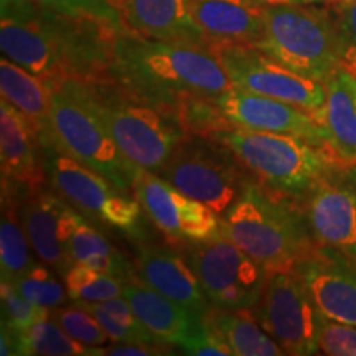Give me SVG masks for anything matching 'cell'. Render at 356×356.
Masks as SVG:
<instances>
[{
    "label": "cell",
    "mask_w": 356,
    "mask_h": 356,
    "mask_svg": "<svg viewBox=\"0 0 356 356\" xmlns=\"http://www.w3.org/2000/svg\"><path fill=\"white\" fill-rule=\"evenodd\" d=\"M109 81L137 99L173 108L185 95L216 97L233 88L210 48L147 38L127 30L115 43Z\"/></svg>",
    "instance_id": "cell-1"
},
{
    "label": "cell",
    "mask_w": 356,
    "mask_h": 356,
    "mask_svg": "<svg viewBox=\"0 0 356 356\" xmlns=\"http://www.w3.org/2000/svg\"><path fill=\"white\" fill-rule=\"evenodd\" d=\"M221 234L267 270L296 267L318 248L300 204L256 180L221 215Z\"/></svg>",
    "instance_id": "cell-2"
},
{
    "label": "cell",
    "mask_w": 356,
    "mask_h": 356,
    "mask_svg": "<svg viewBox=\"0 0 356 356\" xmlns=\"http://www.w3.org/2000/svg\"><path fill=\"white\" fill-rule=\"evenodd\" d=\"M42 150L68 155L124 191H132L139 172L114 140L92 84L76 78L51 88L50 131Z\"/></svg>",
    "instance_id": "cell-3"
},
{
    "label": "cell",
    "mask_w": 356,
    "mask_h": 356,
    "mask_svg": "<svg viewBox=\"0 0 356 356\" xmlns=\"http://www.w3.org/2000/svg\"><path fill=\"white\" fill-rule=\"evenodd\" d=\"M216 140L229 147L257 184L300 203L340 162L327 145L291 134L233 127Z\"/></svg>",
    "instance_id": "cell-4"
},
{
    "label": "cell",
    "mask_w": 356,
    "mask_h": 356,
    "mask_svg": "<svg viewBox=\"0 0 356 356\" xmlns=\"http://www.w3.org/2000/svg\"><path fill=\"white\" fill-rule=\"evenodd\" d=\"M266 35L257 48L302 76L327 83L341 70L337 8L291 3L264 8Z\"/></svg>",
    "instance_id": "cell-5"
},
{
    "label": "cell",
    "mask_w": 356,
    "mask_h": 356,
    "mask_svg": "<svg viewBox=\"0 0 356 356\" xmlns=\"http://www.w3.org/2000/svg\"><path fill=\"white\" fill-rule=\"evenodd\" d=\"M91 84L121 152L136 167L159 173L186 136L175 108L137 99L114 81Z\"/></svg>",
    "instance_id": "cell-6"
},
{
    "label": "cell",
    "mask_w": 356,
    "mask_h": 356,
    "mask_svg": "<svg viewBox=\"0 0 356 356\" xmlns=\"http://www.w3.org/2000/svg\"><path fill=\"white\" fill-rule=\"evenodd\" d=\"M50 188L89 220L127 234L134 243L147 241L145 211L131 191L61 152H43Z\"/></svg>",
    "instance_id": "cell-7"
},
{
    "label": "cell",
    "mask_w": 356,
    "mask_h": 356,
    "mask_svg": "<svg viewBox=\"0 0 356 356\" xmlns=\"http://www.w3.org/2000/svg\"><path fill=\"white\" fill-rule=\"evenodd\" d=\"M157 175L220 215L256 180L228 145L197 136H185Z\"/></svg>",
    "instance_id": "cell-8"
},
{
    "label": "cell",
    "mask_w": 356,
    "mask_h": 356,
    "mask_svg": "<svg viewBox=\"0 0 356 356\" xmlns=\"http://www.w3.org/2000/svg\"><path fill=\"white\" fill-rule=\"evenodd\" d=\"M195 270L213 309L252 310L269 270L225 234L178 246Z\"/></svg>",
    "instance_id": "cell-9"
},
{
    "label": "cell",
    "mask_w": 356,
    "mask_h": 356,
    "mask_svg": "<svg viewBox=\"0 0 356 356\" xmlns=\"http://www.w3.org/2000/svg\"><path fill=\"white\" fill-rule=\"evenodd\" d=\"M252 314L286 355L307 356L318 351L322 312L315 305L296 267L269 270L266 287Z\"/></svg>",
    "instance_id": "cell-10"
},
{
    "label": "cell",
    "mask_w": 356,
    "mask_h": 356,
    "mask_svg": "<svg viewBox=\"0 0 356 356\" xmlns=\"http://www.w3.org/2000/svg\"><path fill=\"white\" fill-rule=\"evenodd\" d=\"M210 50L233 86L292 102L318 114L325 104V83L289 70L259 48L239 43H215Z\"/></svg>",
    "instance_id": "cell-11"
},
{
    "label": "cell",
    "mask_w": 356,
    "mask_h": 356,
    "mask_svg": "<svg viewBox=\"0 0 356 356\" xmlns=\"http://www.w3.org/2000/svg\"><path fill=\"white\" fill-rule=\"evenodd\" d=\"M132 193L168 244L181 246L190 241H204L221 233L220 213L185 195L157 173L139 168Z\"/></svg>",
    "instance_id": "cell-12"
},
{
    "label": "cell",
    "mask_w": 356,
    "mask_h": 356,
    "mask_svg": "<svg viewBox=\"0 0 356 356\" xmlns=\"http://www.w3.org/2000/svg\"><path fill=\"white\" fill-rule=\"evenodd\" d=\"M299 204L318 246L356 256V163H338Z\"/></svg>",
    "instance_id": "cell-13"
},
{
    "label": "cell",
    "mask_w": 356,
    "mask_h": 356,
    "mask_svg": "<svg viewBox=\"0 0 356 356\" xmlns=\"http://www.w3.org/2000/svg\"><path fill=\"white\" fill-rule=\"evenodd\" d=\"M0 165L2 191L15 195L20 202L50 186L33 124L3 97L0 102Z\"/></svg>",
    "instance_id": "cell-14"
},
{
    "label": "cell",
    "mask_w": 356,
    "mask_h": 356,
    "mask_svg": "<svg viewBox=\"0 0 356 356\" xmlns=\"http://www.w3.org/2000/svg\"><path fill=\"white\" fill-rule=\"evenodd\" d=\"M216 101L234 127L291 134L315 144L327 145L317 121V114L292 102L257 95L236 86L222 92L221 96H216Z\"/></svg>",
    "instance_id": "cell-15"
},
{
    "label": "cell",
    "mask_w": 356,
    "mask_h": 356,
    "mask_svg": "<svg viewBox=\"0 0 356 356\" xmlns=\"http://www.w3.org/2000/svg\"><path fill=\"white\" fill-rule=\"evenodd\" d=\"M50 190L29 195L20 202L19 211L35 254L60 277H65L73 266L66 244L81 211Z\"/></svg>",
    "instance_id": "cell-16"
},
{
    "label": "cell",
    "mask_w": 356,
    "mask_h": 356,
    "mask_svg": "<svg viewBox=\"0 0 356 356\" xmlns=\"http://www.w3.org/2000/svg\"><path fill=\"white\" fill-rule=\"evenodd\" d=\"M296 269L323 315L356 325V256L318 246Z\"/></svg>",
    "instance_id": "cell-17"
},
{
    "label": "cell",
    "mask_w": 356,
    "mask_h": 356,
    "mask_svg": "<svg viewBox=\"0 0 356 356\" xmlns=\"http://www.w3.org/2000/svg\"><path fill=\"white\" fill-rule=\"evenodd\" d=\"M136 280L178 302L200 317H204L211 310L210 300L180 248L149 241L136 243Z\"/></svg>",
    "instance_id": "cell-18"
},
{
    "label": "cell",
    "mask_w": 356,
    "mask_h": 356,
    "mask_svg": "<svg viewBox=\"0 0 356 356\" xmlns=\"http://www.w3.org/2000/svg\"><path fill=\"white\" fill-rule=\"evenodd\" d=\"M191 17L207 40L259 47L266 35L264 7L256 0H193Z\"/></svg>",
    "instance_id": "cell-19"
},
{
    "label": "cell",
    "mask_w": 356,
    "mask_h": 356,
    "mask_svg": "<svg viewBox=\"0 0 356 356\" xmlns=\"http://www.w3.org/2000/svg\"><path fill=\"white\" fill-rule=\"evenodd\" d=\"M191 2L193 0H122L119 10L127 32L208 48L191 17Z\"/></svg>",
    "instance_id": "cell-20"
},
{
    "label": "cell",
    "mask_w": 356,
    "mask_h": 356,
    "mask_svg": "<svg viewBox=\"0 0 356 356\" xmlns=\"http://www.w3.org/2000/svg\"><path fill=\"white\" fill-rule=\"evenodd\" d=\"M124 297L147 330L167 346L184 348L203 323V317L139 280L127 282Z\"/></svg>",
    "instance_id": "cell-21"
},
{
    "label": "cell",
    "mask_w": 356,
    "mask_h": 356,
    "mask_svg": "<svg viewBox=\"0 0 356 356\" xmlns=\"http://www.w3.org/2000/svg\"><path fill=\"white\" fill-rule=\"evenodd\" d=\"M0 48L3 56L43 79L50 88L63 81L42 8L29 19L0 20Z\"/></svg>",
    "instance_id": "cell-22"
},
{
    "label": "cell",
    "mask_w": 356,
    "mask_h": 356,
    "mask_svg": "<svg viewBox=\"0 0 356 356\" xmlns=\"http://www.w3.org/2000/svg\"><path fill=\"white\" fill-rule=\"evenodd\" d=\"M327 97L317 121L325 144L343 163H356V78L340 70L325 83Z\"/></svg>",
    "instance_id": "cell-23"
},
{
    "label": "cell",
    "mask_w": 356,
    "mask_h": 356,
    "mask_svg": "<svg viewBox=\"0 0 356 356\" xmlns=\"http://www.w3.org/2000/svg\"><path fill=\"white\" fill-rule=\"evenodd\" d=\"M0 91L3 99L12 102L33 124L42 145L50 131L51 88L43 79L3 56L0 61Z\"/></svg>",
    "instance_id": "cell-24"
},
{
    "label": "cell",
    "mask_w": 356,
    "mask_h": 356,
    "mask_svg": "<svg viewBox=\"0 0 356 356\" xmlns=\"http://www.w3.org/2000/svg\"><path fill=\"white\" fill-rule=\"evenodd\" d=\"M66 249L73 264L91 267L99 273L114 275L124 282L136 280L134 262L129 261L114 244H111L109 239L95 228L83 213L71 229Z\"/></svg>",
    "instance_id": "cell-25"
},
{
    "label": "cell",
    "mask_w": 356,
    "mask_h": 356,
    "mask_svg": "<svg viewBox=\"0 0 356 356\" xmlns=\"http://www.w3.org/2000/svg\"><path fill=\"white\" fill-rule=\"evenodd\" d=\"M236 356L286 355L280 345L257 322L252 310L213 309L204 315Z\"/></svg>",
    "instance_id": "cell-26"
},
{
    "label": "cell",
    "mask_w": 356,
    "mask_h": 356,
    "mask_svg": "<svg viewBox=\"0 0 356 356\" xmlns=\"http://www.w3.org/2000/svg\"><path fill=\"white\" fill-rule=\"evenodd\" d=\"M20 200L2 191L0 220V277L2 282L15 284L37 264L33 248L20 220Z\"/></svg>",
    "instance_id": "cell-27"
},
{
    "label": "cell",
    "mask_w": 356,
    "mask_h": 356,
    "mask_svg": "<svg viewBox=\"0 0 356 356\" xmlns=\"http://www.w3.org/2000/svg\"><path fill=\"white\" fill-rule=\"evenodd\" d=\"M78 305H81L89 314L95 315L101 327L108 333L111 341L167 346L160 343L157 338L147 330L144 323L136 317L124 296L104 302H79Z\"/></svg>",
    "instance_id": "cell-28"
},
{
    "label": "cell",
    "mask_w": 356,
    "mask_h": 356,
    "mask_svg": "<svg viewBox=\"0 0 356 356\" xmlns=\"http://www.w3.org/2000/svg\"><path fill=\"white\" fill-rule=\"evenodd\" d=\"M175 113L186 136L216 139L234 126L226 118L215 96L185 95L177 101Z\"/></svg>",
    "instance_id": "cell-29"
},
{
    "label": "cell",
    "mask_w": 356,
    "mask_h": 356,
    "mask_svg": "<svg viewBox=\"0 0 356 356\" xmlns=\"http://www.w3.org/2000/svg\"><path fill=\"white\" fill-rule=\"evenodd\" d=\"M20 356H92V348L71 338L50 317L38 320L19 338Z\"/></svg>",
    "instance_id": "cell-30"
},
{
    "label": "cell",
    "mask_w": 356,
    "mask_h": 356,
    "mask_svg": "<svg viewBox=\"0 0 356 356\" xmlns=\"http://www.w3.org/2000/svg\"><path fill=\"white\" fill-rule=\"evenodd\" d=\"M68 297L73 304L104 302L124 296L127 282L114 275L99 273L91 267L73 264L63 277Z\"/></svg>",
    "instance_id": "cell-31"
},
{
    "label": "cell",
    "mask_w": 356,
    "mask_h": 356,
    "mask_svg": "<svg viewBox=\"0 0 356 356\" xmlns=\"http://www.w3.org/2000/svg\"><path fill=\"white\" fill-rule=\"evenodd\" d=\"M0 304H2V328L15 338L19 345V338L37 323L38 320L50 317V309L40 307L19 292L13 284H0Z\"/></svg>",
    "instance_id": "cell-32"
},
{
    "label": "cell",
    "mask_w": 356,
    "mask_h": 356,
    "mask_svg": "<svg viewBox=\"0 0 356 356\" xmlns=\"http://www.w3.org/2000/svg\"><path fill=\"white\" fill-rule=\"evenodd\" d=\"M25 299L44 309H56L70 300L66 286L51 273V267L44 262H37L32 269L13 284Z\"/></svg>",
    "instance_id": "cell-33"
},
{
    "label": "cell",
    "mask_w": 356,
    "mask_h": 356,
    "mask_svg": "<svg viewBox=\"0 0 356 356\" xmlns=\"http://www.w3.org/2000/svg\"><path fill=\"white\" fill-rule=\"evenodd\" d=\"M50 318L60 325L71 338L89 348H99L108 343L109 337L92 314L81 305H61L50 310Z\"/></svg>",
    "instance_id": "cell-34"
},
{
    "label": "cell",
    "mask_w": 356,
    "mask_h": 356,
    "mask_svg": "<svg viewBox=\"0 0 356 356\" xmlns=\"http://www.w3.org/2000/svg\"><path fill=\"white\" fill-rule=\"evenodd\" d=\"M318 350L330 356H356V325L338 322L322 314Z\"/></svg>",
    "instance_id": "cell-35"
},
{
    "label": "cell",
    "mask_w": 356,
    "mask_h": 356,
    "mask_svg": "<svg viewBox=\"0 0 356 356\" xmlns=\"http://www.w3.org/2000/svg\"><path fill=\"white\" fill-rule=\"evenodd\" d=\"M38 2L47 10L71 13V15H91L124 26L119 10L122 0H38Z\"/></svg>",
    "instance_id": "cell-36"
},
{
    "label": "cell",
    "mask_w": 356,
    "mask_h": 356,
    "mask_svg": "<svg viewBox=\"0 0 356 356\" xmlns=\"http://www.w3.org/2000/svg\"><path fill=\"white\" fill-rule=\"evenodd\" d=\"M341 30V70L356 78V0L338 7Z\"/></svg>",
    "instance_id": "cell-37"
},
{
    "label": "cell",
    "mask_w": 356,
    "mask_h": 356,
    "mask_svg": "<svg viewBox=\"0 0 356 356\" xmlns=\"http://www.w3.org/2000/svg\"><path fill=\"white\" fill-rule=\"evenodd\" d=\"M184 355H198V356H229L234 355L231 346L220 337L215 328L203 317V323L200 330L195 333L193 338L181 348Z\"/></svg>",
    "instance_id": "cell-38"
},
{
    "label": "cell",
    "mask_w": 356,
    "mask_h": 356,
    "mask_svg": "<svg viewBox=\"0 0 356 356\" xmlns=\"http://www.w3.org/2000/svg\"><path fill=\"white\" fill-rule=\"evenodd\" d=\"M157 356V355H172L168 346L157 345H142V343H115L111 346H99L92 348V356Z\"/></svg>",
    "instance_id": "cell-39"
},
{
    "label": "cell",
    "mask_w": 356,
    "mask_h": 356,
    "mask_svg": "<svg viewBox=\"0 0 356 356\" xmlns=\"http://www.w3.org/2000/svg\"><path fill=\"white\" fill-rule=\"evenodd\" d=\"M38 0H0V15L2 19L22 20L37 15L40 12Z\"/></svg>",
    "instance_id": "cell-40"
},
{
    "label": "cell",
    "mask_w": 356,
    "mask_h": 356,
    "mask_svg": "<svg viewBox=\"0 0 356 356\" xmlns=\"http://www.w3.org/2000/svg\"><path fill=\"white\" fill-rule=\"evenodd\" d=\"M261 7H274V6H291V3H317L315 0H256Z\"/></svg>",
    "instance_id": "cell-41"
},
{
    "label": "cell",
    "mask_w": 356,
    "mask_h": 356,
    "mask_svg": "<svg viewBox=\"0 0 356 356\" xmlns=\"http://www.w3.org/2000/svg\"><path fill=\"white\" fill-rule=\"evenodd\" d=\"M317 3H323V6H328V7H333V8H338L341 6H345L346 2H350V0H315Z\"/></svg>",
    "instance_id": "cell-42"
}]
</instances>
